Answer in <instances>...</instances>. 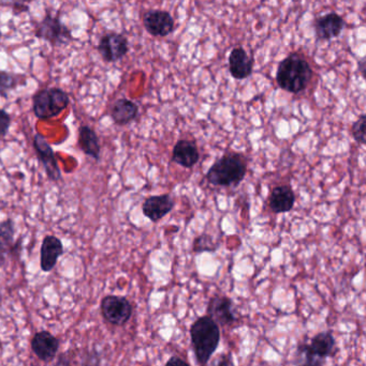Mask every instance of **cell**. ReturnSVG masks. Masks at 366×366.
Wrapping results in <instances>:
<instances>
[{
  "instance_id": "6da1fadb",
  "label": "cell",
  "mask_w": 366,
  "mask_h": 366,
  "mask_svg": "<svg viewBox=\"0 0 366 366\" xmlns=\"http://www.w3.org/2000/svg\"><path fill=\"white\" fill-rule=\"evenodd\" d=\"M313 77L312 67L302 55L292 53L278 65L277 85L290 93H300L308 87Z\"/></svg>"
},
{
  "instance_id": "7a4b0ae2",
  "label": "cell",
  "mask_w": 366,
  "mask_h": 366,
  "mask_svg": "<svg viewBox=\"0 0 366 366\" xmlns=\"http://www.w3.org/2000/svg\"><path fill=\"white\" fill-rule=\"evenodd\" d=\"M190 336L198 362L206 365L220 345V326L210 317H200L191 325Z\"/></svg>"
},
{
  "instance_id": "3957f363",
  "label": "cell",
  "mask_w": 366,
  "mask_h": 366,
  "mask_svg": "<svg viewBox=\"0 0 366 366\" xmlns=\"http://www.w3.org/2000/svg\"><path fill=\"white\" fill-rule=\"evenodd\" d=\"M246 162L239 153H228L218 159L206 173V180L216 187L238 185L246 176Z\"/></svg>"
},
{
  "instance_id": "277c9868",
  "label": "cell",
  "mask_w": 366,
  "mask_h": 366,
  "mask_svg": "<svg viewBox=\"0 0 366 366\" xmlns=\"http://www.w3.org/2000/svg\"><path fill=\"white\" fill-rule=\"evenodd\" d=\"M70 104V98L61 88L39 90L32 98V112L38 119L50 120L61 115Z\"/></svg>"
},
{
  "instance_id": "5b68a950",
  "label": "cell",
  "mask_w": 366,
  "mask_h": 366,
  "mask_svg": "<svg viewBox=\"0 0 366 366\" xmlns=\"http://www.w3.org/2000/svg\"><path fill=\"white\" fill-rule=\"evenodd\" d=\"M34 36L53 46H65L73 40L72 32L59 18L46 14L36 26Z\"/></svg>"
},
{
  "instance_id": "8992f818",
  "label": "cell",
  "mask_w": 366,
  "mask_h": 366,
  "mask_svg": "<svg viewBox=\"0 0 366 366\" xmlns=\"http://www.w3.org/2000/svg\"><path fill=\"white\" fill-rule=\"evenodd\" d=\"M102 316L106 322L115 326H122L129 322L132 316V306L125 296H104L100 304Z\"/></svg>"
},
{
  "instance_id": "52a82bcc",
  "label": "cell",
  "mask_w": 366,
  "mask_h": 366,
  "mask_svg": "<svg viewBox=\"0 0 366 366\" xmlns=\"http://www.w3.org/2000/svg\"><path fill=\"white\" fill-rule=\"evenodd\" d=\"M32 145H34L37 157H38L41 164L43 165V169L46 171L49 179L54 182L61 180L63 176H61V169H59L58 162H57L56 155H55L54 150L49 144L48 140H46V137L40 133H37V134H34Z\"/></svg>"
},
{
  "instance_id": "ba28073f",
  "label": "cell",
  "mask_w": 366,
  "mask_h": 366,
  "mask_svg": "<svg viewBox=\"0 0 366 366\" xmlns=\"http://www.w3.org/2000/svg\"><path fill=\"white\" fill-rule=\"evenodd\" d=\"M97 50L106 63H116L128 53V40L122 34L110 32L100 39Z\"/></svg>"
},
{
  "instance_id": "9c48e42d",
  "label": "cell",
  "mask_w": 366,
  "mask_h": 366,
  "mask_svg": "<svg viewBox=\"0 0 366 366\" xmlns=\"http://www.w3.org/2000/svg\"><path fill=\"white\" fill-rule=\"evenodd\" d=\"M143 25L152 36L167 37L175 30V22L168 11L149 10L143 16Z\"/></svg>"
},
{
  "instance_id": "30bf717a",
  "label": "cell",
  "mask_w": 366,
  "mask_h": 366,
  "mask_svg": "<svg viewBox=\"0 0 366 366\" xmlns=\"http://www.w3.org/2000/svg\"><path fill=\"white\" fill-rule=\"evenodd\" d=\"M15 235V223L12 218L0 222V268L7 263L9 255H18L20 251L22 243L14 241Z\"/></svg>"
},
{
  "instance_id": "8fae6325",
  "label": "cell",
  "mask_w": 366,
  "mask_h": 366,
  "mask_svg": "<svg viewBox=\"0 0 366 366\" xmlns=\"http://www.w3.org/2000/svg\"><path fill=\"white\" fill-rule=\"evenodd\" d=\"M63 254V244L58 237L48 235L41 243L40 268L43 272H51Z\"/></svg>"
},
{
  "instance_id": "7c38bea8",
  "label": "cell",
  "mask_w": 366,
  "mask_h": 366,
  "mask_svg": "<svg viewBox=\"0 0 366 366\" xmlns=\"http://www.w3.org/2000/svg\"><path fill=\"white\" fill-rule=\"evenodd\" d=\"M208 317L220 326H230L236 320L233 312V303L230 298L215 296L210 300L208 306Z\"/></svg>"
},
{
  "instance_id": "4fadbf2b",
  "label": "cell",
  "mask_w": 366,
  "mask_h": 366,
  "mask_svg": "<svg viewBox=\"0 0 366 366\" xmlns=\"http://www.w3.org/2000/svg\"><path fill=\"white\" fill-rule=\"evenodd\" d=\"M175 208V200L169 194L149 196L142 204L143 214L152 222H158Z\"/></svg>"
},
{
  "instance_id": "5bb4252c",
  "label": "cell",
  "mask_w": 366,
  "mask_h": 366,
  "mask_svg": "<svg viewBox=\"0 0 366 366\" xmlns=\"http://www.w3.org/2000/svg\"><path fill=\"white\" fill-rule=\"evenodd\" d=\"M32 349L41 361L51 362L58 353L59 341L49 331H40L32 337Z\"/></svg>"
},
{
  "instance_id": "9a60e30c",
  "label": "cell",
  "mask_w": 366,
  "mask_h": 366,
  "mask_svg": "<svg viewBox=\"0 0 366 366\" xmlns=\"http://www.w3.org/2000/svg\"><path fill=\"white\" fill-rule=\"evenodd\" d=\"M345 27V20L335 12L324 14L316 20L315 32L319 40L329 41L337 38Z\"/></svg>"
},
{
  "instance_id": "2e32d148",
  "label": "cell",
  "mask_w": 366,
  "mask_h": 366,
  "mask_svg": "<svg viewBox=\"0 0 366 366\" xmlns=\"http://www.w3.org/2000/svg\"><path fill=\"white\" fill-rule=\"evenodd\" d=\"M199 159V148L194 140H179L173 147L172 161L184 169H192Z\"/></svg>"
},
{
  "instance_id": "e0dca14e",
  "label": "cell",
  "mask_w": 366,
  "mask_h": 366,
  "mask_svg": "<svg viewBox=\"0 0 366 366\" xmlns=\"http://www.w3.org/2000/svg\"><path fill=\"white\" fill-rule=\"evenodd\" d=\"M253 69V59L243 48H235L229 56V70L233 79H242L251 77Z\"/></svg>"
},
{
  "instance_id": "ac0fdd59",
  "label": "cell",
  "mask_w": 366,
  "mask_h": 366,
  "mask_svg": "<svg viewBox=\"0 0 366 366\" xmlns=\"http://www.w3.org/2000/svg\"><path fill=\"white\" fill-rule=\"evenodd\" d=\"M294 204H296V195L289 185H278L272 190L269 196V206L274 214H286L291 211Z\"/></svg>"
},
{
  "instance_id": "d6986e66",
  "label": "cell",
  "mask_w": 366,
  "mask_h": 366,
  "mask_svg": "<svg viewBox=\"0 0 366 366\" xmlns=\"http://www.w3.org/2000/svg\"><path fill=\"white\" fill-rule=\"evenodd\" d=\"M139 114V106L132 100L118 99L111 107V118L118 126H126L134 122Z\"/></svg>"
},
{
  "instance_id": "ffe728a7",
  "label": "cell",
  "mask_w": 366,
  "mask_h": 366,
  "mask_svg": "<svg viewBox=\"0 0 366 366\" xmlns=\"http://www.w3.org/2000/svg\"><path fill=\"white\" fill-rule=\"evenodd\" d=\"M80 149L86 155L93 157L96 161H99L101 147H100L99 138L97 133L89 126H81L79 129V140H77Z\"/></svg>"
},
{
  "instance_id": "44dd1931",
  "label": "cell",
  "mask_w": 366,
  "mask_h": 366,
  "mask_svg": "<svg viewBox=\"0 0 366 366\" xmlns=\"http://www.w3.org/2000/svg\"><path fill=\"white\" fill-rule=\"evenodd\" d=\"M308 345L313 353L321 359L333 357L337 351L334 336L331 332H321L315 335Z\"/></svg>"
},
{
  "instance_id": "7402d4cb",
  "label": "cell",
  "mask_w": 366,
  "mask_h": 366,
  "mask_svg": "<svg viewBox=\"0 0 366 366\" xmlns=\"http://www.w3.org/2000/svg\"><path fill=\"white\" fill-rule=\"evenodd\" d=\"M294 364L296 366H324V359L315 355L308 343H302L296 349Z\"/></svg>"
},
{
  "instance_id": "603a6c76",
  "label": "cell",
  "mask_w": 366,
  "mask_h": 366,
  "mask_svg": "<svg viewBox=\"0 0 366 366\" xmlns=\"http://www.w3.org/2000/svg\"><path fill=\"white\" fill-rule=\"evenodd\" d=\"M220 247V243L215 241L210 235L203 234L196 238L194 241V251L202 253V251H215Z\"/></svg>"
},
{
  "instance_id": "cb8c5ba5",
  "label": "cell",
  "mask_w": 366,
  "mask_h": 366,
  "mask_svg": "<svg viewBox=\"0 0 366 366\" xmlns=\"http://www.w3.org/2000/svg\"><path fill=\"white\" fill-rule=\"evenodd\" d=\"M18 84V75L6 72V71H0V95L5 96L6 97L8 91L15 88Z\"/></svg>"
},
{
  "instance_id": "d4e9b609",
  "label": "cell",
  "mask_w": 366,
  "mask_h": 366,
  "mask_svg": "<svg viewBox=\"0 0 366 366\" xmlns=\"http://www.w3.org/2000/svg\"><path fill=\"white\" fill-rule=\"evenodd\" d=\"M365 126H366V115L362 114L358 118L357 122L353 124L351 128V133H353V138L358 144H365Z\"/></svg>"
},
{
  "instance_id": "484cf974",
  "label": "cell",
  "mask_w": 366,
  "mask_h": 366,
  "mask_svg": "<svg viewBox=\"0 0 366 366\" xmlns=\"http://www.w3.org/2000/svg\"><path fill=\"white\" fill-rule=\"evenodd\" d=\"M32 0H0V7L11 8L15 15L30 11Z\"/></svg>"
},
{
  "instance_id": "4316f807",
  "label": "cell",
  "mask_w": 366,
  "mask_h": 366,
  "mask_svg": "<svg viewBox=\"0 0 366 366\" xmlns=\"http://www.w3.org/2000/svg\"><path fill=\"white\" fill-rule=\"evenodd\" d=\"M82 365L83 366H99L100 355L97 351H87L83 353L82 357Z\"/></svg>"
},
{
  "instance_id": "83f0119b",
  "label": "cell",
  "mask_w": 366,
  "mask_h": 366,
  "mask_svg": "<svg viewBox=\"0 0 366 366\" xmlns=\"http://www.w3.org/2000/svg\"><path fill=\"white\" fill-rule=\"evenodd\" d=\"M11 126V116L5 110H0V137L6 136Z\"/></svg>"
},
{
  "instance_id": "f1b7e54d",
  "label": "cell",
  "mask_w": 366,
  "mask_h": 366,
  "mask_svg": "<svg viewBox=\"0 0 366 366\" xmlns=\"http://www.w3.org/2000/svg\"><path fill=\"white\" fill-rule=\"evenodd\" d=\"M212 366H234L231 360L230 355H220L217 359L215 360Z\"/></svg>"
},
{
  "instance_id": "f546056e",
  "label": "cell",
  "mask_w": 366,
  "mask_h": 366,
  "mask_svg": "<svg viewBox=\"0 0 366 366\" xmlns=\"http://www.w3.org/2000/svg\"><path fill=\"white\" fill-rule=\"evenodd\" d=\"M165 366H190L189 364L187 363V362L184 361L182 358L177 357V355H175V357L170 358L169 360H168L167 363H165Z\"/></svg>"
},
{
  "instance_id": "4dcf8cb0",
  "label": "cell",
  "mask_w": 366,
  "mask_h": 366,
  "mask_svg": "<svg viewBox=\"0 0 366 366\" xmlns=\"http://www.w3.org/2000/svg\"><path fill=\"white\" fill-rule=\"evenodd\" d=\"M0 38H1V32H0Z\"/></svg>"
}]
</instances>
